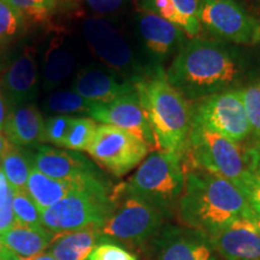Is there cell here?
I'll return each mask as SVG.
<instances>
[{"instance_id": "1", "label": "cell", "mask_w": 260, "mask_h": 260, "mask_svg": "<svg viewBox=\"0 0 260 260\" xmlns=\"http://www.w3.org/2000/svg\"><path fill=\"white\" fill-rule=\"evenodd\" d=\"M165 74L187 100H200L232 89L241 76V61L220 42L191 39L178 50Z\"/></svg>"}, {"instance_id": "2", "label": "cell", "mask_w": 260, "mask_h": 260, "mask_svg": "<svg viewBox=\"0 0 260 260\" xmlns=\"http://www.w3.org/2000/svg\"><path fill=\"white\" fill-rule=\"evenodd\" d=\"M177 206L184 225L209 236L252 213L251 205L235 184L195 168H186V184Z\"/></svg>"}, {"instance_id": "3", "label": "cell", "mask_w": 260, "mask_h": 260, "mask_svg": "<svg viewBox=\"0 0 260 260\" xmlns=\"http://www.w3.org/2000/svg\"><path fill=\"white\" fill-rule=\"evenodd\" d=\"M133 83L153 134L154 149L183 157L193 119L188 100L171 86L159 67L147 70Z\"/></svg>"}, {"instance_id": "4", "label": "cell", "mask_w": 260, "mask_h": 260, "mask_svg": "<svg viewBox=\"0 0 260 260\" xmlns=\"http://www.w3.org/2000/svg\"><path fill=\"white\" fill-rule=\"evenodd\" d=\"M184 184L183 157L174 152H155L140 164L123 187L128 193L168 213L178 205Z\"/></svg>"}, {"instance_id": "5", "label": "cell", "mask_w": 260, "mask_h": 260, "mask_svg": "<svg viewBox=\"0 0 260 260\" xmlns=\"http://www.w3.org/2000/svg\"><path fill=\"white\" fill-rule=\"evenodd\" d=\"M112 207L109 182H95L74 190L42 212L41 224L57 236L84 228H100L109 218Z\"/></svg>"}, {"instance_id": "6", "label": "cell", "mask_w": 260, "mask_h": 260, "mask_svg": "<svg viewBox=\"0 0 260 260\" xmlns=\"http://www.w3.org/2000/svg\"><path fill=\"white\" fill-rule=\"evenodd\" d=\"M112 200L111 213L99 228L102 243L138 245L160 230L167 213L154 205L128 193L123 184L113 189Z\"/></svg>"}, {"instance_id": "7", "label": "cell", "mask_w": 260, "mask_h": 260, "mask_svg": "<svg viewBox=\"0 0 260 260\" xmlns=\"http://www.w3.org/2000/svg\"><path fill=\"white\" fill-rule=\"evenodd\" d=\"M184 167L205 170L230 181L239 188L247 171L240 146L225 136L191 122Z\"/></svg>"}, {"instance_id": "8", "label": "cell", "mask_w": 260, "mask_h": 260, "mask_svg": "<svg viewBox=\"0 0 260 260\" xmlns=\"http://www.w3.org/2000/svg\"><path fill=\"white\" fill-rule=\"evenodd\" d=\"M151 147L125 130L117 126L98 125L87 152L98 164L115 176H123L147 157Z\"/></svg>"}, {"instance_id": "9", "label": "cell", "mask_w": 260, "mask_h": 260, "mask_svg": "<svg viewBox=\"0 0 260 260\" xmlns=\"http://www.w3.org/2000/svg\"><path fill=\"white\" fill-rule=\"evenodd\" d=\"M191 112V122L206 126L236 144L251 133L239 89H226L203 98Z\"/></svg>"}, {"instance_id": "10", "label": "cell", "mask_w": 260, "mask_h": 260, "mask_svg": "<svg viewBox=\"0 0 260 260\" xmlns=\"http://www.w3.org/2000/svg\"><path fill=\"white\" fill-rule=\"evenodd\" d=\"M199 22L207 30L240 45L259 44V21L236 0H200Z\"/></svg>"}, {"instance_id": "11", "label": "cell", "mask_w": 260, "mask_h": 260, "mask_svg": "<svg viewBox=\"0 0 260 260\" xmlns=\"http://www.w3.org/2000/svg\"><path fill=\"white\" fill-rule=\"evenodd\" d=\"M84 38L94 56L107 67L118 71H134L135 59L132 48L113 24L102 17L88 18L83 24Z\"/></svg>"}, {"instance_id": "12", "label": "cell", "mask_w": 260, "mask_h": 260, "mask_svg": "<svg viewBox=\"0 0 260 260\" xmlns=\"http://www.w3.org/2000/svg\"><path fill=\"white\" fill-rule=\"evenodd\" d=\"M31 167L46 176L67 182H86L103 178L95 165L77 151H61L41 146L34 154Z\"/></svg>"}, {"instance_id": "13", "label": "cell", "mask_w": 260, "mask_h": 260, "mask_svg": "<svg viewBox=\"0 0 260 260\" xmlns=\"http://www.w3.org/2000/svg\"><path fill=\"white\" fill-rule=\"evenodd\" d=\"M89 116L103 124L125 130L154 149V139L136 93L107 104H94Z\"/></svg>"}, {"instance_id": "14", "label": "cell", "mask_w": 260, "mask_h": 260, "mask_svg": "<svg viewBox=\"0 0 260 260\" xmlns=\"http://www.w3.org/2000/svg\"><path fill=\"white\" fill-rule=\"evenodd\" d=\"M157 240L158 260H212L210 237L199 230L169 225Z\"/></svg>"}, {"instance_id": "15", "label": "cell", "mask_w": 260, "mask_h": 260, "mask_svg": "<svg viewBox=\"0 0 260 260\" xmlns=\"http://www.w3.org/2000/svg\"><path fill=\"white\" fill-rule=\"evenodd\" d=\"M209 237L226 260H260V233L251 218L233 220Z\"/></svg>"}, {"instance_id": "16", "label": "cell", "mask_w": 260, "mask_h": 260, "mask_svg": "<svg viewBox=\"0 0 260 260\" xmlns=\"http://www.w3.org/2000/svg\"><path fill=\"white\" fill-rule=\"evenodd\" d=\"M34 47H25L22 54L6 69L3 76V93L12 106L23 105L38 92V67Z\"/></svg>"}, {"instance_id": "17", "label": "cell", "mask_w": 260, "mask_h": 260, "mask_svg": "<svg viewBox=\"0 0 260 260\" xmlns=\"http://www.w3.org/2000/svg\"><path fill=\"white\" fill-rule=\"evenodd\" d=\"M138 27L146 48L159 59L168 58L186 42L187 35L180 28L152 12L139 15Z\"/></svg>"}, {"instance_id": "18", "label": "cell", "mask_w": 260, "mask_h": 260, "mask_svg": "<svg viewBox=\"0 0 260 260\" xmlns=\"http://www.w3.org/2000/svg\"><path fill=\"white\" fill-rule=\"evenodd\" d=\"M73 90L93 104H107L135 93V87L132 81H119L102 70L82 69L74 81Z\"/></svg>"}, {"instance_id": "19", "label": "cell", "mask_w": 260, "mask_h": 260, "mask_svg": "<svg viewBox=\"0 0 260 260\" xmlns=\"http://www.w3.org/2000/svg\"><path fill=\"white\" fill-rule=\"evenodd\" d=\"M4 134L17 147H32L46 141L45 119L31 104L11 106Z\"/></svg>"}, {"instance_id": "20", "label": "cell", "mask_w": 260, "mask_h": 260, "mask_svg": "<svg viewBox=\"0 0 260 260\" xmlns=\"http://www.w3.org/2000/svg\"><path fill=\"white\" fill-rule=\"evenodd\" d=\"M142 11L152 12L180 28L188 38L194 39L200 32V0H139Z\"/></svg>"}, {"instance_id": "21", "label": "cell", "mask_w": 260, "mask_h": 260, "mask_svg": "<svg viewBox=\"0 0 260 260\" xmlns=\"http://www.w3.org/2000/svg\"><path fill=\"white\" fill-rule=\"evenodd\" d=\"M105 181V178H98V180L86 181V182H67L54 180L42 174L38 169L31 167L30 175L27 182V193L31 200L34 201L35 206L40 211V213L60 201L63 198L73 193L74 190L80 189L84 186L95 183V182Z\"/></svg>"}, {"instance_id": "22", "label": "cell", "mask_w": 260, "mask_h": 260, "mask_svg": "<svg viewBox=\"0 0 260 260\" xmlns=\"http://www.w3.org/2000/svg\"><path fill=\"white\" fill-rule=\"evenodd\" d=\"M56 239L57 235L48 232L44 226L30 228L18 224H15L0 235L2 242L10 251L18 256L28 259L45 253V249H47Z\"/></svg>"}, {"instance_id": "23", "label": "cell", "mask_w": 260, "mask_h": 260, "mask_svg": "<svg viewBox=\"0 0 260 260\" xmlns=\"http://www.w3.org/2000/svg\"><path fill=\"white\" fill-rule=\"evenodd\" d=\"M99 243V228H84L57 236L46 253L56 260H88Z\"/></svg>"}, {"instance_id": "24", "label": "cell", "mask_w": 260, "mask_h": 260, "mask_svg": "<svg viewBox=\"0 0 260 260\" xmlns=\"http://www.w3.org/2000/svg\"><path fill=\"white\" fill-rule=\"evenodd\" d=\"M74 56L63 46L60 40L56 38L51 42L46 52L45 61V86L53 88L58 83L67 79L74 69Z\"/></svg>"}, {"instance_id": "25", "label": "cell", "mask_w": 260, "mask_h": 260, "mask_svg": "<svg viewBox=\"0 0 260 260\" xmlns=\"http://www.w3.org/2000/svg\"><path fill=\"white\" fill-rule=\"evenodd\" d=\"M0 169L4 172L12 190H25L31 165L17 146L12 145L8 153L3 157L0 160Z\"/></svg>"}, {"instance_id": "26", "label": "cell", "mask_w": 260, "mask_h": 260, "mask_svg": "<svg viewBox=\"0 0 260 260\" xmlns=\"http://www.w3.org/2000/svg\"><path fill=\"white\" fill-rule=\"evenodd\" d=\"M94 104L86 100L74 90H59L51 94L45 102V109L51 113L67 116L68 113L89 115Z\"/></svg>"}, {"instance_id": "27", "label": "cell", "mask_w": 260, "mask_h": 260, "mask_svg": "<svg viewBox=\"0 0 260 260\" xmlns=\"http://www.w3.org/2000/svg\"><path fill=\"white\" fill-rule=\"evenodd\" d=\"M96 122L87 117L73 118L69 132L64 141V147L70 151H87L95 135Z\"/></svg>"}, {"instance_id": "28", "label": "cell", "mask_w": 260, "mask_h": 260, "mask_svg": "<svg viewBox=\"0 0 260 260\" xmlns=\"http://www.w3.org/2000/svg\"><path fill=\"white\" fill-rule=\"evenodd\" d=\"M12 211H14L15 224L30 228L42 226L40 211L35 206L27 190H14Z\"/></svg>"}, {"instance_id": "29", "label": "cell", "mask_w": 260, "mask_h": 260, "mask_svg": "<svg viewBox=\"0 0 260 260\" xmlns=\"http://www.w3.org/2000/svg\"><path fill=\"white\" fill-rule=\"evenodd\" d=\"M24 23L25 19L17 9L6 0H0V44L17 37Z\"/></svg>"}, {"instance_id": "30", "label": "cell", "mask_w": 260, "mask_h": 260, "mask_svg": "<svg viewBox=\"0 0 260 260\" xmlns=\"http://www.w3.org/2000/svg\"><path fill=\"white\" fill-rule=\"evenodd\" d=\"M252 134L260 139V84L239 89Z\"/></svg>"}, {"instance_id": "31", "label": "cell", "mask_w": 260, "mask_h": 260, "mask_svg": "<svg viewBox=\"0 0 260 260\" xmlns=\"http://www.w3.org/2000/svg\"><path fill=\"white\" fill-rule=\"evenodd\" d=\"M21 12L25 21L44 22L54 8L53 0H6Z\"/></svg>"}, {"instance_id": "32", "label": "cell", "mask_w": 260, "mask_h": 260, "mask_svg": "<svg viewBox=\"0 0 260 260\" xmlns=\"http://www.w3.org/2000/svg\"><path fill=\"white\" fill-rule=\"evenodd\" d=\"M12 197L14 190L6 180L4 172L0 169V235L15 225Z\"/></svg>"}, {"instance_id": "33", "label": "cell", "mask_w": 260, "mask_h": 260, "mask_svg": "<svg viewBox=\"0 0 260 260\" xmlns=\"http://www.w3.org/2000/svg\"><path fill=\"white\" fill-rule=\"evenodd\" d=\"M74 117L58 115L47 118L45 121V138L46 141L58 146L64 147V141L69 132Z\"/></svg>"}, {"instance_id": "34", "label": "cell", "mask_w": 260, "mask_h": 260, "mask_svg": "<svg viewBox=\"0 0 260 260\" xmlns=\"http://www.w3.org/2000/svg\"><path fill=\"white\" fill-rule=\"evenodd\" d=\"M88 260H138L132 253L111 242L99 243L90 253Z\"/></svg>"}, {"instance_id": "35", "label": "cell", "mask_w": 260, "mask_h": 260, "mask_svg": "<svg viewBox=\"0 0 260 260\" xmlns=\"http://www.w3.org/2000/svg\"><path fill=\"white\" fill-rule=\"evenodd\" d=\"M239 190L243 194L252 209L260 211V175L247 171L240 183Z\"/></svg>"}, {"instance_id": "36", "label": "cell", "mask_w": 260, "mask_h": 260, "mask_svg": "<svg viewBox=\"0 0 260 260\" xmlns=\"http://www.w3.org/2000/svg\"><path fill=\"white\" fill-rule=\"evenodd\" d=\"M128 0H86L87 5L98 14H112L122 8Z\"/></svg>"}, {"instance_id": "37", "label": "cell", "mask_w": 260, "mask_h": 260, "mask_svg": "<svg viewBox=\"0 0 260 260\" xmlns=\"http://www.w3.org/2000/svg\"><path fill=\"white\" fill-rule=\"evenodd\" d=\"M243 159H245L247 170L260 175V139L256 140L251 147L246 149L243 153Z\"/></svg>"}, {"instance_id": "38", "label": "cell", "mask_w": 260, "mask_h": 260, "mask_svg": "<svg viewBox=\"0 0 260 260\" xmlns=\"http://www.w3.org/2000/svg\"><path fill=\"white\" fill-rule=\"evenodd\" d=\"M10 110H11V107L9 106L8 99H6L3 90L0 89V132H4Z\"/></svg>"}, {"instance_id": "39", "label": "cell", "mask_w": 260, "mask_h": 260, "mask_svg": "<svg viewBox=\"0 0 260 260\" xmlns=\"http://www.w3.org/2000/svg\"><path fill=\"white\" fill-rule=\"evenodd\" d=\"M12 147V144L9 141V139L6 138L4 132H0V160L3 157L8 153V151Z\"/></svg>"}, {"instance_id": "40", "label": "cell", "mask_w": 260, "mask_h": 260, "mask_svg": "<svg viewBox=\"0 0 260 260\" xmlns=\"http://www.w3.org/2000/svg\"><path fill=\"white\" fill-rule=\"evenodd\" d=\"M17 254H15L14 252L10 251L4 243L0 240V260H14Z\"/></svg>"}, {"instance_id": "41", "label": "cell", "mask_w": 260, "mask_h": 260, "mask_svg": "<svg viewBox=\"0 0 260 260\" xmlns=\"http://www.w3.org/2000/svg\"><path fill=\"white\" fill-rule=\"evenodd\" d=\"M249 218L254 222V224L256 225V228H258V230L260 233V211L252 209V213H251V217H249Z\"/></svg>"}, {"instance_id": "42", "label": "cell", "mask_w": 260, "mask_h": 260, "mask_svg": "<svg viewBox=\"0 0 260 260\" xmlns=\"http://www.w3.org/2000/svg\"><path fill=\"white\" fill-rule=\"evenodd\" d=\"M32 260H56V259H54L53 256H51L48 253H42V254L32 258Z\"/></svg>"}, {"instance_id": "43", "label": "cell", "mask_w": 260, "mask_h": 260, "mask_svg": "<svg viewBox=\"0 0 260 260\" xmlns=\"http://www.w3.org/2000/svg\"><path fill=\"white\" fill-rule=\"evenodd\" d=\"M14 260H32V259H28V258H22V256H16Z\"/></svg>"}, {"instance_id": "44", "label": "cell", "mask_w": 260, "mask_h": 260, "mask_svg": "<svg viewBox=\"0 0 260 260\" xmlns=\"http://www.w3.org/2000/svg\"><path fill=\"white\" fill-rule=\"evenodd\" d=\"M259 44H260V21H259Z\"/></svg>"}]
</instances>
